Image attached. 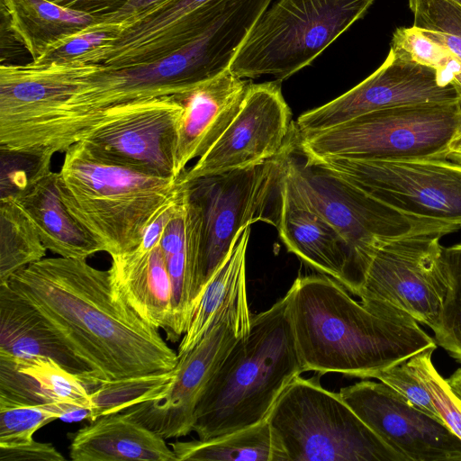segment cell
Returning <instances> with one entry per match:
<instances>
[{
  "instance_id": "obj_2",
  "label": "cell",
  "mask_w": 461,
  "mask_h": 461,
  "mask_svg": "<svg viewBox=\"0 0 461 461\" xmlns=\"http://www.w3.org/2000/svg\"><path fill=\"white\" fill-rule=\"evenodd\" d=\"M290 315L305 371L372 378L436 341L403 312H377L327 275L297 277Z\"/></svg>"
},
{
  "instance_id": "obj_6",
  "label": "cell",
  "mask_w": 461,
  "mask_h": 461,
  "mask_svg": "<svg viewBox=\"0 0 461 461\" xmlns=\"http://www.w3.org/2000/svg\"><path fill=\"white\" fill-rule=\"evenodd\" d=\"M321 375L294 377L271 410L279 461H404Z\"/></svg>"
},
{
  "instance_id": "obj_8",
  "label": "cell",
  "mask_w": 461,
  "mask_h": 461,
  "mask_svg": "<svg viewBox=\"0 0 461 461\" xmlns=\"http://www.w3.org/2000/svg\"><path fill=\"white\" fill-rule=\"evenodd\" d=\"M374 0H277L253 25L230 71L240 78L287 79L360 19Z\"/></svg>"
},
{
  "instance_id": "obj_43",
  "label": "cell",
  "mask_w": 461,
  "mask_h": 461,
  "mask_svg": "<svg viewBox=\"0 0 461 461\" xmlns=\"http://www.w3.org/2000/svg\"><path fill=\"white\" fill-rule=\"evenodd\" d=\"M446 158L461 163V135H456L449 143Z\"/></svg>"
},
{
  "instance_id": "obj_32",
  "label": "cell",
  "mask_w": 461,
  "mask_h": 461,
  "mask_svg": "<svg viewBox=\"0 0 461 461\" xmlns=\"http://www.w3.org/2000/svg\"><path fill=\"white\" fill-rule=\"evenodd\" d=\"M413 25L461 60V5L455 0H408Z\"/></svg>"
},
{
  "instance_id": "obj_22",
  "label": "cell",
  "mask_w": 461,
  "mask_h": 461,
  "mask_svg": "<svg viewBox=\"0 0 461 461\" xmlns=\"http://www.w3.org/2000/svg\"><path fill=\"white\" fill-rule=\"evenodd\" d=\"M0 354L47 357L73 374L99 382L41 315L8 284L0 285Z\"/></svg>"
},
{
  "instance_id": "obj_28",
  "label": "cell",
  "mask_w": 461,
  "mask_h": 461,
  "mask_svg": "<svg viewBox=\"0 0 461 461\" xmlns=\"http://www.w3.org/2000/svg\"><path fill=\"white\" fill-rule=\"evenodd\" d=\"M249 236L250 226H248L235 240L224 260L202 291L179 343L178 357L189 352L201 340L218 311L246 278V254Z\"/></svg>"
},
{
  "instance_id": "obj_36",
  "label": "cell",
  "mask_w": 461,
  "mask_h": 461,
  "mask_svg": "<svg viewBox=\"0 0 461 461\" xmlns=\"http://www.w3.org/2000/svg\"><path fill=\"white\" fill-rule=\"evenodd\" d=\"M0 153V199L18 196L51 170V154L5 148Z\"/></svg>"
},
{
  "instance_id": "obj_21",
  "label": "cell",
  "mask_w": 461,
  "mask_h": 461,
  "mask_svg": "<svg viewBox=\"0 0 461 461\" xmlns=\"http://www.w3.org/2000/svg\"><path fill=\"white\" fill-rule=\"evenodd\" d=\"M74 461H177L165 438L121 411L100 416L71 434Z\"/></svg>"
},
{
  "instance_id": "obj_5",
  "label": "cell",
  "mask_w": 461,
  "mask_h": 461,
  "mask_svg": "<svg viewBox=\"0 0 461 461\" xmlns=\"http://www.w3.org/2000/svg\"><path fill=\"white\" fill-rule=\"evenodd\" d=\"M440 233L376 239L357 249L343 286L377 312H403L438 328L449 289Z\"/></svg>"
},
{
  "instance_id": "obj_31",
  "label": "cell",
  "mask_w": 461,
  "mask_h": 461,
  "mask_svg": "<svg viewBox=\"0 0 461 461\" xmlns=\"http://www.w3.org/2000/svg\"><path fill=\"white\" fill-rule=\"evenodd\" d=\"M168 371L125 376L104 381L90 393L91 421L103 415L121 412L127 407L148 401L160 393L176 375Z\"/></svg>"
},
{
  "instance_id": "obj_12",
  "label": "cell",
  "mask_w": 461,
  "mask_h": 461,
  "mask_svg": "<svg viewBox=\"0 0 461 461\" xmlns=\"http://www.w3.org/2000/svg\"><path fill=\"white\" fill-rule=\"evenodd\" d=\"M251 318L247 280L243 279L218 311L201 340L178 357L176 375L165 389L122 412L165 439L188 435L203 392L234 345L249 332Z\"/></svg>"
},
{
  "instance_id": "obj_40",
  "label": "cell",
  "mask_w": 461,
  "mask_h": 461,
  "mask_svg": "<svg viewBox=\"0 0 461 461\" xmlns=\"http://www.w3.org/2000/svg\"><path fill=\"white\" fill-rule=\"evenodd\" d=\"M115 33L107 31H84L48 50L35 62L70 61L93 49L111 41Z\"/></svg>"
},
{
  "instance_id": "obj_23",
  "label": "cell",
  "mask_w": 461,
  "mask_h": 461,
  "mask_svg": "<svg viewBox=\"0 0 461 461\" xmlns=\"http://www.w3.org/2000/svg\"><path fill=\"white\" fill-rule=\"evenodd\" d=\"M59 172L49 171L13 199L32 221L43 245L59 257L86 259L104 251L72 216L59 189ZM7 199V198H6Z\"/></svg>"
},
{
  "instance_id": "obj_3",
  "label": "cell",
  "mask_w": 461,
  "mask_h": 461,
  "mask_svg": "<svg viewBox=\"0 0 461 461\" xmlns=\"http://www.w3.org/2000/svg\"><path fill=\"white\" fill-rule=\"evenodd\" d=\"M290 296L288 290L270 308L252 315L249 332L206 385L192 427L200 439L267 420L285 388L305 372L294 335Z\"/></svg>"
},
{
  "instance_id": "obj_17",
  "label": "cell",
  "mask_w": 461,
  "mask_h": 461,
  "mask_svg": "<svg viewBox=\"0 0 461 461\" xmlns=\"http://www.w3.org/2000/svg\"><path fill=\"white\" fill-rule=\"evenodd\" d=\"M339 394L404 461H461V439L383 382L362 381Z\"/></svg>"
},
{
  "instance_id": "obj_4",
  "label": "cell",
  "mask_w": 461,
  "mask_h": 461,
  "mask_svg": "<svg viewBox=\"0 0 461 461\" xmlns=\"http://www.w3.org/2000/svg\"><path fill=\"white\" fill-rule=\"evenodd\" d=\"M58 184L69 212L112 259L139 247L149 225L179 189L175 177L100 159L81 141L65 151Z\"/></svg>"
},
{
  "instance_id": "obj_42",
  "label": "cell",
  "mask_w": 461,
  "mask_h": 461,
  "mask_svg": "<svg viewBox=\"0 0 461 461\" xmlns=\"http://www.w3.org/2000/svg\"><path fill=\"white\" fill-rule=\"evenodd\" d=\"M65 8L83 12L98 19L115 12L127 0H48Z\"/></svg>"
},
{
  "instance_id": "obj_24",
  "label": "cell",
  "mask_w": 461,
  "mask_h": 461,
  "mask_svg": "<svg viewBox=\"0 0 461 461\" xmlns=\"http://www.w3.org/2000/svg\"><path fill=\"white\" fill-rule=\"evenodd\" d=\"M97 385L47 357H14L0 354V393L14 400L91 408L90 393Z\"/></svg>"
},
{
  "instance_id": "obj_35",
  "label": "cell",
  "mask_w": 461,
  "mask_h": 461,
  "mask_svg": "<svg viewBox=\"0 0 461 461\" xmlns=\"http://www.w3.org/2000/svg\"><path fill=\"white\" fill-rule=\"evenodd\" d=\"M449 289L435 333L437 343L461 362V243L445 248Z\"/></svg>"
},
{
  "instance_id": "obj_38",
  "label": "cell",
  "mask_w": 461,
  "mask_h": 461,
  "mask_svg": "<svg viewBox=\"0 0 461 461\" xmlns=\"http://www.w3.org/2000/svg\"><path fill=\"white\" fill-rule=\"evenodd\" d=\"M372 378L389 385L411 405L443 422L428 390L410 369L406 361L381 370L374 374Z\"/></svg>"
},
{
  "instance_id": "obj_29",
  "label": "cell",
  "mask_w": 461,
  "mask_h": 461,
  "mask_svg": "<svg viewBox=\"0 0 461 461\" xmlns=\"http://www.w3.org/2000/svg\"><path fill=\"white\" fill-rule=\"evenodd\" d=\"M177 461H279L268 420L208 439L170 444Z\"/></svg>"
},
{
  "instance_id": "obj_9",
  "label": "cell",
  "mask_w": 461,
  "mask_h": 461,
  "mask_svg": "<svg viewBox=\"0 0 461 461\" xmlns=\"http://www.w3.org/2000/svg\"><path fill=\"white\" fill-rule=\"evenodd\" d=\"M297 141L298 131L295 140L271 159L180 184L185 185L202 219L193 307L246 227L258 221L277 227L286 160Z\"/></svg>"
},
{
  "instance_id": "obj_34",
  "label": "cell",
  "mask_w": 461,
  "mask_h": 461,
  "mask_svg": "<svg viewBox=\"0 0 461 461\" xmlns=\"http://www.w3.org/2000/svg\"><path fill=\"white\" fill-rule=\"evenodd\" d=\"M436 348H425L406 362L428 390L443 422L461 439V399L432 363L431 356Z\"/></svg>"
},
{
  "instance_id": "obj_18",
  "label": "cell",
  "mask_w": 461,
  "mask_h": 461,
  "mask_svg": "<svg viewBox=\"0 0 461 461\" xmlns=\"http://www.w3.org/2000/svg\"><path fill=\"white\" fill-rule=\"evenodd\" d=\"M229 0H176L77 59L104 68L135 66L171 54L195 39Z\"/></svg>"
},
{
  "instance_id": "obj_26",
  "label": "cell",
  "mask_w": 461,
  "mask_h": 461,
  "mask_svg": "<svg viewBox=\"0 0 461 461\" xmlns=\"http://www.w3.org/2000/svg\"><path fill=\"white\" fill-rule=\"evenodd\" d=\"M113 280L132 309L148 323L166 333L172 316V286L160 245L143 253L112 259Z\"/></svg>"
},
{
  "instance_id": "obj_30",
  "label": "cell",
  "mask_w": 461,
  "mask_h": 461,
  "mask_svg": "<svg viewBox=\"0 0 461 461\" xmlns=\"http://www.w3.org/2000/svg\"><path fill=\"white\" fill-rule=\"evenodd\" d=\"M47 249L32 221L13 199H0V285L44 258Z\"/></svg>"
},
{
  "instance_id": "obj_25",
  "label": "cell",
  "mask_w": 461,
  "mask_h": 461,
  "mask_svg": "<svg viewBox=\"0 0 461 461\" xmlns=\"http://www.w3.org/2000/svg\"><path fill=\"white\" fill-rule=\"evenodd\" d=\"M276 229L289 252L310 267L344 283L351 262L348 246L328 222L292 199L283 185Z\"/></svg>"
},
{
  "instance_id": "obj_44",
  "label": "cell",
  "mask_w": 461,
  "mask_h": 461,
  "mask_svg": "<svg viewBox=\"0 0 461 461\" xmlns=\"http://www.w3.org/2000/svg\"><path fill=\"white\" fill-rule=\"evenodd\" d=\"M447 381L455 393L461 399V367L447 379Z\"/></svg>"
},
{
  "instance_id": "obj_15",
  "label": "cell",
  "mask_w": 461,
  "mask_h": 461,
  "mask_svg": "<svg viewBox=\"0 0 461 461\" xmlns=\"http://www.w3.org/2000/svg\"><path fill=\"white\" fill-rule=\"evenodd\" d=\"M454 102H461L456 84L442 85L435 68L391 46L384 63L369 77L332 101L303 113L295 124L299 134L306 135L376 110Z\"/></svg>"
},
{
  "instance_id": "obj_27",
  "label": "cell",
  "mask_w": 461,
  "mask_h": 461,
  "mask_svg": "<svg viewBox=\"0 0 461 461\" xmlns=\"http://www.w3.org/2000/svg\"><path fill=\"white\" fill-rule=\"evenodd\" d=\"M14 38L32 61L65 40L84 32L98 19L48 0H1Z\"/></svg>"
},
{
  "instance_id": "obj_37",
  "label": "cell",
  "mask_w": 461,
  "mask_h": 461,
  "mask_svg": "<svg viewBox=\"0 0 461 461\" xmlns=\"http://www.w3.org/2000/svg\"><path fill=\"white\" fill-rule=\"evenodd\" d=\"M391 46L404 50L418 63L437 71L442 68L454 69L461 87V60L447 48L426 36L420 29L414 26L396 29Z\"/></svg>"
},
{
  "instance_id": "obj_7",
  "label": "cell",
  "mask_w": 461,
  "mask_h": 461,
  "mask_svg": "<svg viewBox=\"0 0 461 461\" xmlns=\"http://www.w3.org/2000/svg\"><path fill=\"white\" fill-rule=\"evenodd\" d=\"M461 128V102L401 105L369 112L331 128L300 135L307 160L446 158Z\"/></svg>"
},
{
  "instance_id": "obj_19",
  "label": "cell",
  "mask_w": 461,
  "mask_h": 461,
  "mask_svg": "<svg viewBox=\"0 0 461 461\" xmlns=\"http://www.w3.org/2000/svg\"><path fill=\"white\" fill-rule=\"evenodd\" d=\"M250 81L227 69L197 87L176 95L184 110L178 128L176 176L205 154L232 122Z\"/></svg>"
},
{
  "instance_id": "obj_1",
  "label": "cell",
  "mask_w": 461,
  "mask_h": 461,
  "mask_svg": "<svg viewBox=\"0 0 461 461\" xmlns=\"http://www.w3.org/2000/svg\"><path fill=\"white\" fill-rule=\"evenodd\" d=\"M8 284L29 303L99 381L168 371L177 352L116 287L110 269L86 259L44 258Z\"/></svg>"
},
{
  "instance_id": "obj_33",
  "label": "cell",
  "mask_w": 461,
  "mask_h": 461,
  "mask_svg": "<svg viewBox=\"0 0 461 461\" xmlns=\"http://www.w3.org/2000/svg\"><path fill=\"white\" fill-rule=\"evenodd\" d=\"M60 416L61 403L37 404L0 393V444L30 442L39 429Z\"/></svg>"
},
{
  "instance_id": "obj_46",
  "label": "cell",
  "mask_w": 461,
  "mask_h": 461,
  "mask_svg": "<svg viewBox=\"0 0 461 461\" xmlns=\"http://www.w3.org/2000/svg\"><path fill=\"white\" fill-rule=\"evenodd\" d=\"M457 134H458V135H461V128H460V131H459V132H458Z\"/></svg>"
},
{
  "instance_id": "obj_39",
  "label": "cell",
  "mask_w": 461,
  "mask_h": 461,
  "mask_svg": "<svg viewBox=\"0 0 461 461\" xmlns=\"http://www.w3.org/2000/svg\"><path fill=\"white\" fill-rule=\"evenodd\" d=\"M176 0H127L115 12L107 14L85 31H107L115 35L158 13Z\"/></svg>"
},
{
  "instance_id": "obj_20",
  "label": "cell",
  "mask_w": 461,
  "mask_h": 461,
  "mask_svg": "<svg viewBox=\"0 0 461 461\" xmlns=\"http://www.w3.org/2000/svg\"><path fill=\"white\" fill-rule=\"evenodd\" d=\"M178 185L173 212L159 242L172 286L171 324L166 333L172 342L183 337L192 312L202 226L198 206L185 185Z\"/></svg>"
},
{
  "instance_id": "obj_10",
  "label": "cell",
  "mask_w": 461,
  "mask_h": 461,
  "mask_svg": "<svg viewBox=\"0 0 461 461\" xmlns=\"http://www.w3.org/2000/svg\"><path fill=\"white\" fill-rule=\"evenodd\" d=\"M305 161L342 177L409 218L450 233L461 229L460 162L447 158Z\"/></svg>"
},
{
  "instance_id": "obj_16",
  "label": "cell",
  "mask_w": 461,
  "mask_h": 461,
  "mask_svg": "<svg viewBox=\"0 0 461 461\" xmlns=\"http://www.w3.org/2000/svg\"><path fill=\"white\" fill-rule=\"evenodd\" d=\"M100 68L79 59L0 66V148L20 150Z\"/></svg>"
},
{
  "instance_id": "obj_13",
  "label": "cell",
  "mask_w": 461,
  "mask_h": 461,
  "mask_svg": "<svg viewBox=\"0 0 461 461\" xmlns=\"http://www.w3.org/2000/svg\"><path fill=\"white\" fill-rule=\"evenodd\" d=\"M183 110L176 95L134 103L105 114L79 141L100 159L176 178V153Z\"/></svg>"
},
{
  "instance_id": "obj_41",
  "label": "cell",
  "mask_w": 461,
  "mask_h": 461,
  "mask_svg": "<svg viewBox=\"0 0 461 461\" xmlns=\"http://www.w3.org/2000/svg\"><path fill=\"white\" fill-rule=\"evenodd\" d=\"M64 461L65 457L50 443L34 439L23 444H0V461Z\"/></svg>"
},
{
  "instance_id": "obj_11",
  "label": "cell",
  "mask_w": 461,
  "mask_h": 461,
  "mask_svg": "<svg viewBox=\"0 0 461 461\" xmlns=\"http://www.w3.org/2000/svg\"><path fill=\"white\" fill-rule=\"evenodd\" d=\"M283 188L297 203L319 215L338 232L351 258L357 249L376 239L450 233L409 218L342 177L307 163L298 141L286 160Z\"/></svg>"
},
{
  "instance_id": "obj_45",
  "label": "cell",
  "mask_w": 461,
  "mask_h": 461,
  "mask_svg": "<svg viewBox=\"0 0 461 461\" xmlns=\"http://www.w3.org/2000/svg\"><path fill=\"white\" fill-rule=\"evenodd\" d=\"M455 1H456L457 3H459L461 5V0H455Z\"/></svg>"
},
{
  "instance_id": "obj_14",
  "label": "cell",
  "mask_w": 461,
  "mask_h": 461,
  "mask_svg": "<svg viewBox=\"0 0 461 461\" xmlns=\"http://www.w3.org/2000/svg\"><path fill=\"white\" fill-rule=\"evenodd\" d=\"M280 82L252 84L240 111L210 149L178 177L179 184L271 159L296 138Z\"/></svg>"
}]
</instances>
